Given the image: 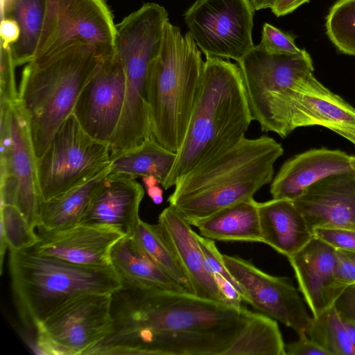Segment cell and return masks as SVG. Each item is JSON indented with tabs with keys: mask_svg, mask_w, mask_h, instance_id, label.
I'll use <instances>...</instances> for the list:
<instances>
[{
	"mask_svg": "<svg viewBox=\"0 0 355 355\" xmlns=\"http://www.w3.org/2000/svg\"><path fill=\"white\" fill-rule=\"evenodd\" d=\"M159 185L146 188L148 196L155 205H160L163 202L164 190Z\"/></svg>",
	"mask_w": 355,
	"mask_h": 355,
	"instance_id": "cell-43",
	"label": "cell"
},
{
	"mask_svg": "<svg viewBox=\"0 0 355 355\" xmlns=\"http://www.w3.org/2000/svg\"><path fill=\"white\" fill-rule=\"evenodd\" d=\"M255 10L272 8L277 0H250Z\"/></svg>",
	"mask_w": 355,
	"mask_h": 355,
	"instance_id": "cell-44",
	"label": "cell"
},
{
	"mask_svg": "<svg viewBox=\"0 0 355 355\" xmlns=\"http://www.w3.org/2000/svg\"><path fill=\"white\" fill-rule=\"evenodd\" d=\"M325 26L338 51L355 56V0H338L329 10Z\"/></svg>",
	"mask_w": 355,
	"mask_h": 355,
	"instance_id": "cell-32",
	"label": "cell"
},
{
	"mask_svg": "<svg viewBox=\"0 0 355 355\" xmlns=\"http://www.w3.org/2000/svg\"><path fill=\"white\" fill-rule=\"evenodd\" d=\"M135 180L109 172L92 194L80 223L112 227L131 236L141 220L139 210L144 196L143 186Z\"/></svg>",
	"mask_w": 355,
	"mask_h": 355,
	"instance_id": "cell-19",
	"label": "cell"
},
{
	"mask_svg": "<svg viewBox=\"0 0 355 355\" xmlns=\"http://www.w3.org/2000/svg\"><path fill=\"white\" fill-rule=\"evenodd\" d=\"M258 210L262 243L287 258L314 236L293 200L272 198L258 202Z\"/></svg>",
	"mask_w": 355,
	"mask_h": 355,
	"instance_id": "cell-23",
	"label": "cell"
},
{
	"mask_svg": "<svg viewBox=\"0 0 355 355\" xmlns=\"http://www.w3.org/2000/svg\"><path fill=\"white\" fill-rule=\"evenodd\" d=\"M157 227L196 296L229 304L221 293L191 225L173 206L160 213Z\"/></svg>",
	"mask_w": 355,
	"mask_h": 355,
	"instance_id": "cell-18",
	"label": "cell"
},
{
	"mask_svg": "<svg viewBox=\"0 0 355 355\" xmlns=\"http://www.w3.org/2000/svg\"><path fill=\"white\" fill-rule=\"evenodd\" d=\"M197 239L205 259L211 268V273L215 272L233 284L241 295L244 302L243 290L226 268L223 261V254H221L216 248L214 241L205 238L198 234L197 235Z\"/></svg>",
	"mask_w": 355,
	"mask_h": 355,
	"instance_id": "cell-36",
	"label": "cell"
},
{
	"mask_svg": "<svg viewBox=\"0 0 355 355\" xmlns=\"http://www.w3.org/2000/svg\"><path fill=\"white\" fill-rule=\"evenodd\" d=\"M39 241L31 249L45 256L75 264L106 267L111 251L124 234L105 226L79 223L64 229L37 231Z\"/></svg>",
	"mask_w": 355,
	"mask_h": 355,
	"instance_id": "cell-17",
	"label": "cell"
},
{
	"mask_svg": "<svg viewBox=\"0 0 355 355\" xmlns=\"http://www.w3.org/2000/svg\"><path fill=\"white\" fill-rule=\"evenodd\" d=\"M142 181L146 188L161 184L160 181L153 175L142 177Z\"/></svg>",
	"mask_w": 355,
	"mask_h": 355,
	"instance_id": "cell-46",
	"label": "cell"
},
{
	"mask_svg": "<svg viewBox=\"0 0 355 355\" xmlns=\"http://www.w3.org/2000/svg\"><path fill=\"white\" fill-rule=\"evenodd\" d=\"M288 260L313 317L334 304L341 293L336 279L335 248L314 236Z\"/></svg>",
	"mask_w": 355,
	"mask_h": 355,
	"instance_id": "cell-21",
	"label": "cell"
},
{
	"mask_svg": "<svg viewBox=\"0 0 355 355\" xmlns=\"http://www.w3.org/2000/svg\"><path fill=\"white\" fill-rule=\"evenodd\" d=\"M324 127L355 146V107L322 85L314 75L295 92L277 135L285 138L298 128Z\"/></svg>",
	"mask_w": 355,
	"mask_h": 355,
	"instance_id": "cell-16",
	"label": "cell"
},
{
	"mask_svg": "<svg viewBox=\"0 0 355 355\" xmlns=\"http://www.w3.org/2000/svg\"><path fill=\"white\" fill-rule=\"evenodd\" d=\"M12 140L1 144V205L16 207L36 228L42 201L28 119L18 101L10 108Z\"/></svg>",
	"mask_w": 355,
	"mask_h": 355,
	"instance_id": "cell-12",
	"label": "cell"
},
{
	"mask_svg": "<svg viewBox=\"0 0 355 355\" xmlns=\"http://www.w3.org/2000/svg\"><path fill=\"white\" fill-rule=\"evenodd\" d=\"M10 46L0 43V103L18 101Z\"/></svg>",
	"mask_w": 355,
	"mask_h": 355,
	"instance_id": "cell-34",
	"label": "cell"
},
{
	"mask_svg": "<svg viewBox=\"0 0 355 355\" xmlns=\"http://www.w3.org/2000/svg\"><path fill=\"white\" fill-rule=\"evenodd\" d=\"M260 44L268 52L281 55H298L303 49L298 48L294 38L275 26L265 23Z\"/></svg>",
	"mask_w": 355,
	"mask_h": 355,
	"instance_id": "cell-35",
	"label": "cell"
},
{
	"mask_svg": "<svg viewBox=\"0 0 355 355\" xmlns=\"http://www.w3.org/2000/svg\"><path fill=\"white\" fill-rule=\"evenodd\" d=\"M176 158V153L164 148L153 138L110 156V173L135 178L153 175L161 182L166 180Z\"/></svg>",
	"mask_w": 355,
	"mask_h": 355,
	"instance_id": "cell-27",
	"label": "cell"
},
{
	"mask_svg": "<svg viewBox=\"0 0 355 355\" xmlns=\"http://www.w3.org/2000/svg\"><path fill=\"white\" fill-rule=\"evenodd\" d=\"M11 289L24 326L37 325L54 310L77 296L112 293L122 286L114 268L72 263L42 255L32 249L10 251Z\"/></svg>",
	"mask_w": 355,
	"mask_h": 355,
	"instance_id": "cell-6",
	"label": "cell"
},
{
	"mask_svg": "<svg viewBox=\"0 0 355 355\" xmlns=\"http://www.w3.org/2000/svg\"><path fill=\"white\" fill-rule=\"evenodd\" d=\"M223 258L243 290L244 302L292 329L297 335L306 334L312 316L290 279L267 274L239 257L223 254Z\"/></svg>",
	"mask_w": 355,
	"mask_h": 355,
	"instance_id": "cell-14",
	"label": "cell"
},
{
	"mask_svg": "<svg viewBox=\"0 0 355 355\" xmlns=\"http://www.w3.org/2000/svg\"><path fill=\"white\" fill-rule=\"evenodd\" d=\"M253 121L240 68L229 60L207 57L202 86L165 189L189 171L245 137Z\"/></svg>",
	"mask_w": 355,
	"mask_h": 355,
	"instance_id": "cell-2",
	"label": "cell"
},
{
	"mask_svg": "<svg viewBox=\"0 0 355 355\" xmlns=\"http://www.w3.org/2000/svg\"><path fill=\"white\" fill-rule=\"evenodd\" d=\"M286 355H328L306 333L298 334V338L285 345Z\"/></svg>",
	"mask_w": 355,
	"mask_h": 355,
	"instance_id": "cell-39",
	"label": "cell"
},
{
	"mask_svg": "<svg viewBox=\"0 0 355 355\" xmlns=\"http://www.w3.org/2000/svg\"><path fill=\"white\" fill-rule=\"evenodd\" d=\"M306 334L328 355H354L345 323L334 305L312 316Z\"/></svg>",
	"mask_w": 355,
	"mask_h": 355,
	"instance_id": "cell-30",
	"label": "cell"
},
{
	"mask_svg": "<svg viewBox=\"0 0 355 355\" xmlns=\"http://www.w3.org/2000/svg\"><path fill=\"white\" fill-rule=\"evenodd\" d=\"M200 235L214 241L262 243L258 202L244 200L193 224Z\"/></svg>",
	"mask_w": 355,
	"mask_h": 355,
	"instance_id": "cell-25",
	"label": "cell"
},
{
	"mask_svg": "<svg viewBox=\"0 0 355 355\" xmlns=\"http://www.w3.org/2000/svg\"><path fill=\"white\" fill-rule=\"evenodd\" d=\"M346 152L312 148L288 159L273 178L270 192L275 199L294 200L315 182L329 175L353 171Z\"/></svg>",
	"mask_w": 355,
	"mask_h": 355,
	"instance_id": "cell-22",
	"label": "cell"
},
{
	"mask_svg": "<svg viewBox=\"0 0 355 355\" xmlns=\"http://www.w3.org/2000/svg\"><path fill=\"white\" fill-rule=\"evenodd\" d=\"M293 201L312 229L355 228V173L325 177Z\"/></svg>",
	"mask_w": 355,
	"mask_h": 355,
	"instance_id": "cell-20",
	"label": "cell"
},
{
	"mask_svg": "<svg viewBox=\"0 0 355 355\" xmlns=\"http://www.w3.org/2000/svg\"><path fill=\"white\" fill-rule=\"evenodd\" d=\"M104 56L94 47L78 42L24 68L18 98L29 123L37 159L72 114L79 94Z\"/></svg>",
	"mask_w": 355,
	"mask_h": 355,
	"instance_id": "cell-4",
	"label": "cell"
},
{
	"mask_svg": "<svg viewBox=\"0 0 355 355\" xmlns=\"http://www.w3.org/2000/svg\"><path fill=\"white\" fill-rule=\"evenodd\" d=\"M130 237L166 274L191 293L190 284L161 235L157 225L140 220Z\"/></svg>",
	"mask_w": 355,
	"mask_h": 355,
	"instance_id": "cell-31",
	"label": "cell"
},
{
	"mask_svg": "<svg viewBox=\"0 0 355 355\" xmlns=\"http://www.w3.org/2000/svg\"><path fill=\"white\" fill-rule=\"evenodd\" d=\"M110 164L109 144L92 138L70 114L36 159L42 201L87 182L108 169Z\"/></svg>",
	"mask_w": 355,
	"mask_h": 355,
	"instance_id": "cell-9",
	"label": "cell"
},
{
	"mask_svg": "<svg viewBox=\"0 0 355 355\" xmlns=\"http://www.w3.org/2000/svg\"><path fill=\"white\" fill-rule=\"evenodd\" d=\"M277 320L249 311L245 323L223 355H286Z\"/></svg>",
	"mask_w": 355,
	"mask_h": 355,
	"instance_id": "cell-29",
	"label": "cell"
},
{
	"mask_svg": "<svg viewBox=\"0 0 355 355\" xmlns=\"http://www.w3.org/2000/svg\"><path fill=\"white\" fill-rule=\"evenodd\" d=\"M162 40L161 32L146 24H129L117 32L115 51L123 67L125 92L121 118L109 142L110 156L150 137L148 78Z\"/></svg>",
	"mask_w": 355,
	"mask_h": 355,
	"instance_id": "cell-7",
	"label": "cell"
},
{
	"mask_svg": "<svg viewBox=\"0 0 355 355\" xmlns=\"http://www.w3.org/2000/svg\"><path fill=\"white\" fill-rule=\"evenodd\" d=\"M343 321L345 323L346 327L349 334L355 355V322L345 320H343Z\"/></svg>",
	"mask_w": 355,
	"mask_h": 355,
	"instance_id": "cell-45",
	"label": "cell"
},
{
	"mask_svg": "<svg viewBox=\"0 0 355 355\" xmlns=\"http://www.w3.org/2000/svg\"><path fill=\"white\" fill-rule=\"evenodd\" d=\"M334 305L343 320L355 322V285L345 288Z\"/></svg>",
	"mask_w": 355,
	"mask_h": 355,
	"instance_id": "cell-40",
	"label": "cell"
},
{
	"mask_svg": "<svg viewBox=\"0 0 355 355\" xmlns=\"http://www.w3.org/2000/svg\"><path fill=\"white\" fill-rule=\"evenodd\" d=\"M349 165H350L352 170L355 173V156L350 155Z\"/></svg>",
	"mask_w": 355,
	"mask_h": 355,
	"instance_id": "cell-47",
	"label": "cell"
},
{
	"mask_svg": "<svg viewBox=\"0 0 355 355\" xmlns=\"http://www.w3.org/2000/svg\"><path fill=\"white\" fill-rule=\"evenodd\" d=\"M110 167L93 179L40 205L37 231L67 228L80 223L90 198Z\"/></svg>",
	"mask_w": 355,
	"mask_h": 355,
	"instance_id": "cell-26",
	"label": "cell"
},
{
	"mask_svg": "<svg viewBox=\"0 0 355 355\" xmlns=\"http://www.w3.org/2000/svg\"><path fill=\"white\" fill-rule=\"evenodd\" d=\"M112 293L77 296L54 310L36 327L64 354H88L112 327Z\"/></svg>",
	"mask_w": 355,
	"mask_h": 355,
	"instance_id": "cell-13",
	"label": "cell"
},
{
	"mask_svg": "<svg viewBox=\"0 0 355 355\" xmlns=\"http://www.w3.org/2000/svg\"><path fill=\"white\" fill-rule=\"evenodd\" d=\"M253 118L265 132L277 131L295 90L313 74V61L303 49L298 55L267 51L259 44L237 62Z\"/></svg>",
	"mask_w": 355,
	"mask_h": 355,
	"instance_id": "cell-8",
	"label": "cell"
},
{
	"mask_svg": "<svg viewBox=\"0 0 355 355\" xmlns=\"http://www.w3.org/2000/svg\"><path fill=\"white\" fill-rule=\"evenodd\" d=\"M10 251H19L33 248L39 236L15 206L1 205V233Z\"/></svg>",
	"mask_w": 355,
	"mask_h": 355,
	"instance_id": "cell-33",
	"label": "cell"
},
{
	"mask_svg": "<svg viewBox=\"0 0 355 355\" xmlns=\"http://www.w3.org/2000/svg\"><path fill=\"white\" fill-rule=\"evenodd\" d=\"M20 29L17 21L12 18L1 19L0 25V43L10 46L19 39Z\"/></svg>",
	"mask_w": 355,
	"mask_h": 355,
	"instance_id": "cell-41",
	"label": "cell"
},
{
	"mask_svg": "<svg viewBox=\"0 0 355 355\" xmlns=\"http://www.w3.org/2000/svg\"><path fill=\"white\" fill-rule=\"evenodd\" d=\"M205 61L189 32L166 23L148 78L150 137L177 153L199 96Z\"/></svg>",
	"mask_w": 355,
	"mask_h": 355,
	"instance_id": "cell-5",
	"label": "cell"
},
{
	"mask_svg": "<svg viewBox=\"0 0 355 355\" xmlns=\"http://www.w3.org/2000/svg\"><path fill=\"white\" fill-rule=\"evenodd\" d=\"M313 231L315 236L336 250H355V228L320 227Z\"/></svg>",
	"mask_w": 355,
	"mask_h": 355,
	"instance_id": "cell-37",
	"label": "cell"
},
{
	"mask_svg": "<svg viewBox=\"0 0 355 355\" xmlns=\"http://www.w3.org/2000/svg\"><path fill=\"white\" fill-rule=\"evenodd\" d=\"M40 36L33 60L78 42L106 55L115 51L116 26L105 0H44Z\"/></svg>",
	"mask_w": 355,
	"mask_h": 355,
	"instance_id": "cell-10",
	"label": "cell"
},
{
	"mask_svg": "<svg viewBox=\"0 0 355 355\" xmlns=\"http://www.w3.org/2000/svg\"><path fill=\"white\" fill-rule=\"evenodd\" d=\"M309 0H277L271 10L277 17L291 13L302 4Z\"/></svg>",
	"mask_w": 355,
	"mask_h": 355,
	"instance_id": "cell-42",
	"label": "cell"
},
{
	"mask_svg": "<svg viewBox=\"0 0 355 355\" xmlns=\"http://www.w3.org/2000/svg\"><path fill=\"white\" fill-rule=\"evenodd\" d=\"M336 279L341 293L355 285V250H336Z\"/></svg>",
	"mask_w": 355,
	"mask_h": 355,
	"instance_id": "cell-38",
	"label": "cell"
},
{
	"mask_svg": "<svg viewBox=\"0 0 355 355\" xmlns=\"http://www.w3.org/2000/svg\"><path fill=\"white\" fill-rule=\"evenodd\" d=\"M111 264L123 284L187 292L166 274L130 236H124L114 244L111 251Z\"/></svg>",
	"mask_w": 355,
	"mask_h": 355,
	"instance_id": "cell-24",
	"label": "cell"
},
{
	"mask_svg": "<svg viewBox=\"0 0 355 355\" xmlns=\"http://www.w3.org/2000/svg\"><path fill=\"white\" fill-rule=\"evenodd\" d=\"M283 154L282 144L272 137H244L181 178L167 202L193 225L223 209L253 198L271 183L275 164Z\"/></svg>",
	"mask_w": 355,
	"mask_h": 355,
	"instance_id": "cell-3",
	"label": "cell"
},
{
	"mask_svg": "<svg viewBox=\"0 0 355 355\" xmlns=\"http://www.w3.org/2000/svg\"><path fill=\"white\" fill-rule=\"evenodd\" d=\"M44 0H2L1 19H15L19 25V39L10 45L15 67L33 61L40 36Z\"/></svg>",
	"mask_w": 355,
	"mask_h": 355,
	"instance_id": "cell-28",
	"label": "cell"
},
{
	"mask_svg": "<svg viewBox=\"0 0 355 355\" xmlns=\"http://www.w3.org/2000/svg\"><path fill=\"white\" fill-rule=\"evenodd\" d=\"M249 311L188 292L122 284L112 293V330L88 354L223 355Z\"/></svg>",
	"mask_w": 355,
	"mask_h": 355,
	"instance_id": "cell-1",
	"label": "cell"
},
{
	"mask_svg": "<svg viewBox=\"0 0 355 355\" xmlns=\"http://www.w3.org/2000/svg\"><path fill=\"white\" fill-rule=\"evenodd\" d=\"M250 0H196L184 12L189 32L205 57L240 60L254 46Z\"/></svg>",
	"mask_w": 355,
	"mask_h": 355,
	"instance_id": "cell-11",
	"label": "cell"
},
{
	"mask_svg": "<svg viewBox=\"0 0 355 355\" xmlns=\"http://www.w3.org/2000/svg\"><path fill=\"white\" fill-rule=\"evenodd\" d=\"M125 92V78L116 51L104 56L86 83L72 114L92 138L108 143L121 118Z\"/></svg>",
	"mask_w": 355,
	"mask_h": 355,
	"instance_id": "cell-15",
	"label": "cell"
}]
</instances>
